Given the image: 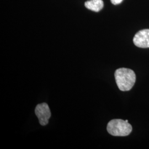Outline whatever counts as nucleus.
Wrapping results in <instances>:
<instances>
[{"mask_svg": "<svg viewBox=\"0 0 149 149\" xmlns=\"http://www.w3.org/2000/svg\"><path fill=\"white\" fill-rule=\"evenodd\" d=\"M133 42L139 48H149V29L139 31L134 37Z\"/></svg>", "mask_w": 149, "mask_h": 149, "instance_id": "4", "label": "nucleus"}, {"mask_svg": "<svg viewBox=\"0 0 149 149\" xmlns=\"http://www.w3.org/2000/svg\"><path fill=\"white\" fill-rule=\"evenodd\" d=\"M116 84L122 91L130 90L136 81V75L133 70L128 68H119L114 73Z\"/></svg>", "mask_w": 149, "mask_h": 149, "instance_id": "1", "label": "nucleus"}, {"mask_svg": "<svg viewBox=\"0 0 149 149\" xmlns=\"http://www.w3.org/2000/svg\"><path fill=\"white\" fill-rule=\"evenodd\" d=\"M35 113L40 125L44 126L48 124L49 119L51 117V112L48 104L46 103L38 104L36 107Z\"/></svg>", "mask_w": 149, "mask_h": 149, "instance_id": "3", "label": "nucleus"}, {"mask_svg": "<svg viewBox=\"0 0 149 149\" xmlns=\"http://www.w3.org/2000/svg\"><path fill=\"white\" fill-rule=\"evenodd\" d=\"M132 126L126 120L116 119L108 123L107 130L108 133L114 136H126L132 132Z\"/></svg>", "mask_w": 149, "mask_h": 149, "instance_id": "2", "label": "nucleus"}, {"mask_svg": "<svg viewBox=\"0 0 149 149\" xmlns=\"http://www.w3.org/2000/svg\"><path fill=\"white\" fill-rule=\"evenodd\" d=\"M123 1V0H111L112 4L115 5L120 4Z\"/></svg>", "mask_w": 149, "mask_h": 149, "instance_id": "6", "label": "nucleus"}, {"mask_svg": "<svg viewBox=\"0 0 149 149\" xmlns=\"http://www.w3.org/2000/svg\"><path fill=\"white\" fill-rule=\"evenodd\" d=\"M85 5L88 10L97 12L103 8L104 3L102 0H89L86 2Z\"/></svg>", "mask_w": 149, "mask_h": 149, "instance_id": "5", "label": "nucleus"}]
</instances>
